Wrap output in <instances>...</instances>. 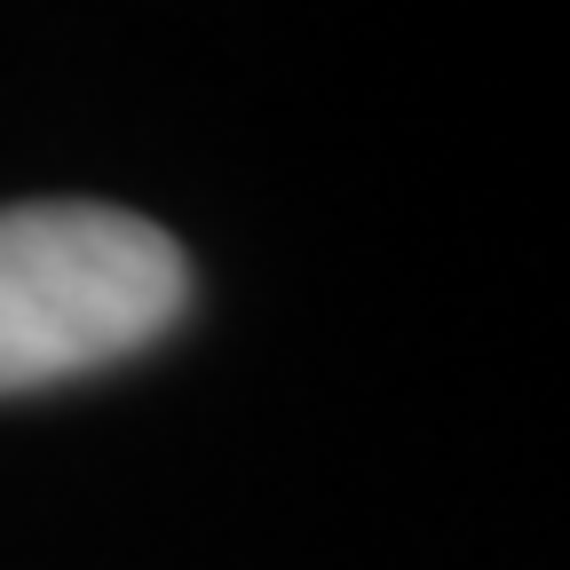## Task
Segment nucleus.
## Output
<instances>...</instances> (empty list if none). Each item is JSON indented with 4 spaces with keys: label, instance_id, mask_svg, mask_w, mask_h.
Here are the masks:
<instances>
[{
    "label": "nucleus",
    "instance_id": "nucleus-1",
    "mask_svg": "<svg viewBox=\"0 0 570 570\" xmlns=\"http://www.w3.org/2000/svg\"><path fill=\"white\" fill-rule=\"evenodd\" d=\"M190 302L183 246L127 206H0V396L151 348Z\"/></svg>",
    "mask_w": 570,
    "mask_h": 570
}]
</instances>
